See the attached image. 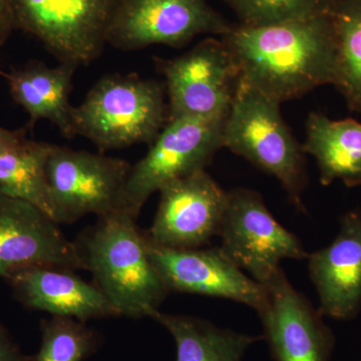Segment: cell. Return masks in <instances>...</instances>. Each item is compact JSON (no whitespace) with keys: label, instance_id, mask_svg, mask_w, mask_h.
I'll list each match as a JSON object with an SVG mask.
<instances>
[{"label":"cell","instance_id":"cell-12","mask_svg":"<svg viewBox=\"0 0 361 361\" xmlns=\"http://www.w3.org/2000/svg\"><path fill=\"white\" fill-rule=\"evenodd\" d=\"M145 233V232H144ZM146 237L149 259L170 292L230 299L257 311L265 307L268 292L217 248L173 249Z\"/></svg>","mask_w":361,"mask_h":361},{"label":"cell","instance_id":"cell-13","mask_svg":"<svg viewBox=\"0 0 361 361\" xmlns=\"http://www.w3.org/2000/svg\"><path fill=\"white\" fill-rule=\"evenodd\" d=\"M265 307L259 311L265 341L275 361H329L336 337L319 310L280 271L264 285Z\"/></svg>","mask_w":361,"mask_h":361},{"label":"cell","instance_id":"cell-22","mask_svg":"<svg viewBox=\"0 0 361 361\" xmlns=\"http://www.w3.org/2000/svg\"><path fill=\"white\" fill-rule=\"evenodd\" d=\"M42 345L35 361H84L99 348V334L85 322L63 316L42 320Z\"/></svg>","mask_w":361,"mask_h":361},{"label":"cell","instance_id":"cell-6","mask_svg":"<svg viewBox=\"0 0 361 361\" xmlns=\"http://www.w3.org/2000/svg\"><path fill=\"white\" fill-rule=\"evenodd\" d=\"M116 0H11L14 27L61 63L87 66L103 54Z\"/></svg>","mask_w":361,"mask_h":361},{"label":"cell","instance_id":"cell-14","mask_svg":"<svg viewBox=\"0 0 361 361\" xmlns=\"http://www.w3.org/2000/svg\"><path fill=\"white\" fill-rule=\"evenodd\" d=\"M30 266L82 269L75 242L37 207L0 192V278Z\"/></svg>","mask_w":361,"mask_h":361},{"label":"cell","instance_id":"cell-27","mask_svg":"<svg viewBox=\"0 0 361 361\" xmlns=\"http://www.w3.org/2000/svg\"><path fill=\"white\" fill-rule=\"evenodd\" d=\"M0 73H1V71H0Z\"/></svg>","mask_w":361,"mask_h":361},{"label":"cell","instance_id":"cell-18","mask_svg":"<svg viewBox=\"0 0 361 361\" xmlns=\"http://www.w3.org/2000/svg\"><path fill=\"white\" fill-rule=\"evenodd\" d=\"M302 149L314 157L323 186L336 180L348 187L360 186V123L353 118L334 121L323 114L311 113Z\"/></svg>","mask_w":361,"mask_h":361},{"label":"cell","instance_id":"cell-15","mask_svg":"<svg viewBox=\"0 0 361 361\" xmlns=\"http://www.w3.org/2000/svg\"><path fill=\"white\" fill-rule=\"evenodd\" d=\"M307 258L318 310L343 322L356 317L361 310V211L344 214L336 239Z\"/></svg>","mask_w":361,"mask_h":361},{"label":"cell","instance_id":"cell-9","mask_svg":"<svg viewBox=\"0 0 361 361\" xmlns=\"http://www.w3.org/2000/svg\"><path fill=\"white\" fill-rule=\"evenodd\" d=\"M206 0H116L106 44L121 51L149 45L179 47L201 35H220L231 30Z\"/></svg>","mask_w":361,"mask_h":361},{"label":"cell","instance_id":"cell-10","mask_svg":"<svg viewBox=\"0 0 361 361\" xmlns=\"http://www.w3.org/2000/svg\"><path fill=\"white\" fill-rule=\"evenodd\" d=\"M169 97L168 121L229 113L238 71L222 39H207L173 59H157Z\"/></svg>","mask_w":361,"mask_h":361},{"label":"cell","instance_id":"cell-17","mask_svg":"<svg viewBox=\"0 0 361 361\" xmlns=\"http://www.w3.org/2000/svg\"><path fill=\"white\" fill-rule=\"evenodd\" d=\"M77 68L71 63L49 68L40 61H30L7 73L11 97L28 114L30 125L47 120L59 128L63 137H75L70 94Z\"/></svg>","mask_w":361,"mask_h":361},{"label":"cell","instance_id":"cell-1","mask_svg":"<svg viewBox=\"0 0 361 361\" xmlns=\"http://www.w3.org/2000/svg\"><path fill=\"white\" fill-rule=\"evenodd\" d=\"M222 42L239 82L279 104L336 82V33L330 13L279 25L232 27Z\"/></svg>","mask_w":361,"mask_h":361},{"label":"cell","instance_id":"cell-5","mask_svg":"<svg viewBox=\"0 0 361 361\" xmlns=\"http://www.w3.org/2000/svg\"><path fill=\"white\" fill-rule=\"evenodd\" d=\"M227 116L168 121L148 154L130 168L121 210L137 219L149 197L165 185L205 170L223 148Z\"/></svg>","mask_w":361,"mask_h":361},{"label":"cell","instance_id":"cell-26","mask_svg":"<svg viewBox=\"0 0 361 361\" xmlns=\"http://www.w3.org/2000/svg\"><path fill=\"white\" fill-rule=\"evenodd\" d=\"M26 129L9 130L0 127V151L13 148L25 141Z\"/></svg>","mask_w":361,"mask_h":361},{"label":"cell","instance_id":"cell-23","mask_svg":"<svg viewBox=\"0 0 361 361\" xmlns=\"http://www.w3.org/2000/svg\"><path fill=\"white\" fill-rule=\"evenodd\" d=\"M243 25L266 26L307 20L331 11V0H226Z\"/></svg>","mask_w":361,"mask_h":361},{"label":"cell","instance_id":"cell-25","mask_svg":"<svg viewBox=\"0 0 361 361\" xmlns=\"http://www.w3.org/2000/svg\"><path fill=\"white\" fill-rule=\"evenodd\" d=\"M14 30L11 0H0V47L6 44Z\"/></svg>","mask_w":361,"mask_h":361},{"label":"cell","instance_id":"cell-7","mask_svg":"<svg viewBox=\"0 0 361 361\" xmlns=\"http://www.w3.org/2000/svg\"><path fill=\"white\" fill-rule=\"evenodd\" d=\"M218 236L225 255L262 286L282 270L284 259L310 255L300 240L275 219L261 195L245 188L228 192Z\"/></svg>","mask_w":361,"mask_h":361},{"label":"cell","instance_id":"cell-2","mask_svg":"<svg viewBox=\"0 0 361 361\" xmlns=\"http://www.w3.org/2000/svg\"><path fill=\"white\" fill-rule=\"evenodd\" d=\"M135 221L125 211L116 210L99 217L75 244L82 269L92 273L94 284L118 315L142 318L159 310L169 291Z\"/></svg>","mask_w":361,"mask_h":361},{"label":"cell","instance_id":"cell-21","mask_svg":"<svg viewBox=\"0 0 361 361\" xmlns=\"http://www.w3.org/2000/svg\"><path fill=\"white\" fill-rule=\"evenodd\" d=\"M336 42L334 85L351 111L361 114V0L332 2Z\"/></svg>","mask_w":361,"mask_h":361},{"label":"cell","instance_id":"cell-4","mask_svg":"<svg viewBox=\"0 0 361 361\" xmlns=\"http://www.w3.org/2000/svg\"><path fill=\"white\" fill-rule=\"evenodd\" d=\"M280 104L238 80L226 118L223 148L276 178L291 203L303 209L307 172L302 145L284 122Z\"/></svg>","mask_w":361,"mask_h":361},{"label":"cell","instance_id":"cell-20","mask_svg":"<svg viewBox=\"0 0 361 361\" xmlns=\"http://www.w3.org/2000/svg\"><path fill=\"white\" fill-rule=\"evenodd\" d=\"M54 145L25 140L0 151V192L28 202L54 220L47 165Z\"/></svg>","mask_w":361,"mask_h":361},{"label":"cell","instance_id":"cell-11","mask_svg":"<svg viewBox=\"0 0 361 361\" xmlns=\"http://www.w3.org/2000/svg\"><path fill=\"white\" fill-rule=\"evenodd\" d=\"M159 192L155 219L145 232L149 241L168 248L196 249L218 236L228 192L206 170L173 180Z\"/></svg>","mask_w":361,"mask_h":361},{"label":"cell","instance_id":"cell-3","mask_svg":"<svg viewBox=\"0 0 361 361\" xmlns=\"http://www.w3.org/2000/svg\"><path fill=\"white\" fill-rule=\"evenodd\" d=\"M73 135L94 142L99 153L155 141L168 122L165 85L135 73L106 75L73 106Z\"/></svg>","mask_w":361,"mask_h":361},{"label":"cell","instance_id":"cell-19","mask_svg":"<svg viewBox=\"0 0 361 361\" xmlns=\"http://www.w3.org/2000/svg\"><path fill=\"white\" fill-rule=\"evenodd\" d=\"M149 318L160 323L176 342V361H243L247 349L260 341L193 316L168 314L157 310Z\"/></svg>","mask_w":361,"mask_h":361},{"label":"cell","instance_id":"cell-8","mask_svg":"<svg viewBox=\"0 0 361 361\" xmlns=\"http://www.w3.org/2000/svg\"><path fill=\"white\" fill-rule=\"evenodd\" d=\"M130 168L122 159L54 145L47 165L54 221L71 224L121 210Z\"/></svg>","mask_w":361,"mask_h":361},{"label":"cell","instance_id":"cell-16","mask_svg":"<svg viewBox=\"0 0 361 361\" xmlns=\"http://www.w3.org/2000/svg\"><path fill=\"white\" fill-rule=\"evenodd\" d=\"M4 279L16 300L30 310L82 322L118 316L96 284L87 283L68 268L30 266L13 271Z\"/></svg>","mask_w":361,"mask_h":361},{"label":"cell","instance_id":"cell-24","mask_svg":"<svg viewBox=\"0 0 361 361\" xmlns=\"http://www.w3.org/2000/svg\"><path fill=\"white\" fill-rule=\"evenodd\" d=\"M35 358L21 353L20 348L14 343L8 332L0 322V361H32Z\"/></svg>","mask_w":361,"mask_h":361}]
</instances>
